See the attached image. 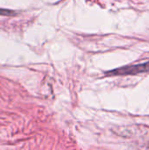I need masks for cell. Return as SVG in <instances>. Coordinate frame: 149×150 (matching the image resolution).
<instances>
[{
	"instance_id": "cell-2",
	"label": "cell",
	"mask_w": 149,
	"mask_h": 150,
	"mask_svg": "<svg viewBox=\"0 0 149 150\" xmlns=\"http://www.w3.org/2000/svg\"><path fill=\"white\" fill-rule=\"evenodd\" d=\"M0 15L13 16V15H16V11H11V10H7V9H0Z\"/></svg>"
},
{
	"instance_id": "cell-1",
	"label": "cell",
	"mask_w": 149,
	"mask_h": 150,
	"mask_svg": "<svg viewBox=\"0 0 149 150\" xmlns=\"http://www.w3.org/2000/svg\"><path fill=\"white\" fill-rule=\"evenodd\" d=\"M149 72V62L140 63L136 65L124 66L118 68L105 73L106 76H128V75H137L141 73Z\"/></svg>"
}]
</instances>
